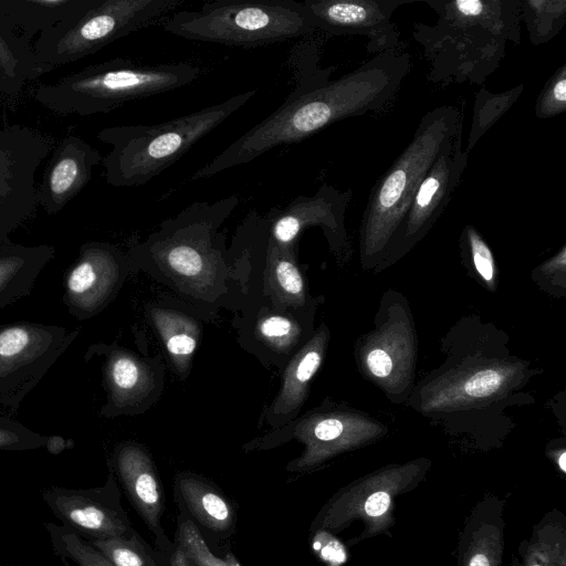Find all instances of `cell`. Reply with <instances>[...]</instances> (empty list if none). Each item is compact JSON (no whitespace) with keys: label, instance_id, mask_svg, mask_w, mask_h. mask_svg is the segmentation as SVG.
<instances>
[{"label":"cell","instance_id":"obj_2","mask_svg":"<svg viewBox=\"0 0 566 566\" xmlns=\"http://www.w3.org/2000/svg\"><path fill=\"white\" fill-rule=\"evenodd\" d=\"M289 63L294 86L284 102L198 169L191 181L248 164L277 146L300 143L340 119L382 112L410 70L408 53L389 50L332 81L334 67L319 66L318 45L312 39L292 49Z\"/></svg>","mask_w":566,"mask_h":566},{"label":"cell","instance_id":"obj_10","mask_svg":"<svg viewBox=\"0 0 566 566\" xmlns=\"http://www.w3.org/2000/svg\"><path fill=\"white\" fill-rule=\"evenodd\" d=\"M185 0H91L75 14L42 32L33 46L46 65L74 62L166 18Z\"/></svg>","mask_w":566,"mask_h":566},{"label":"cell","instance_id":"obj_3","mask_svg":"<svg viewBox=\"0 0 566 566\" xmlns=\"http://www.w3.org/2000/svg\"><path fill=\"white\" fill-rule=\"evenodd\" d=\"M426 2L438 21L417 23L413 38L423 48L434 82L481 84L499 66L506 42L520 43L522 0Z\"/></svg>","mask_w":566,"mask_h":566},{"label":"cell","instance_id":"obj_28","mask_svg":"<svg viewBox=\"0 0 566 566\" xmlns=\"http://www.w3.org/2000/svg\"><path fill=\"white\" fill-rule=\"evenodd\" d=\"M151 318L175 367L180 371L189 368L198 345L200 327L191 317L166 308H155Z\"/></svg>","mask_w":566,"mask_h":566},{"label":"cell","instance_id":"obj_34","mask_svg":"<svg viewBox=\"0 0 566 566\" xmlns=\"http://www.w3.org/2000/svg\"><path fill=\"white\" fill-rule=\"evenodd\" d=\"M522 91L523 85L496 95L481 91L479 98L475 101L468 153L479 138L511 107Z\"/></svg>","mask_w":566,"mask_h":566},{"label":"cell","instance_id":"obj_23","mask_svg":"<svg viewBox=\"0 0 566 566\" xmlns=\"http://www.w3.org/2000/svg\"><path fill=\"white\" fill-rule=\"evenodd\" d=\"M175 484L184 506L203 527L214 533L234 527L235 509L214 485L188 472L178 474Z\"/></svg>","mask_w":566,"mask_h":566},{"label":"cell","instance_id":"obj_30","mask_svg":"<svg viewBox=\"0 0 566 566\" xmlns=\"http://www.w3.org/2000/svg\"><path fill=\"white\" fill-rule=\"evenodd\" d=\"M461 262L469 274L484 289L495 293L499 284L496 260L479 230L467 224L459 239Z\"/></svg>","mask_w":566,"mask_h":566},{"label":"cell","instance_id":"obj_8","mask_svg":"<svg viewBox=\"0 0 566 566\" xmlns=\"http://www.w3.org/2000/svg\"><path fill=\"white\" fill-rule=\"evenodd\" d=\"M431 465L432 461L424 457L390 463L342 486L313 518L311 534L336 535L359 521L363 530L347 541L348 547L378 535L389 536L396 522L392 514L396 500L417 489Z\"/></svg>","mask_w":566,"mask_h":566},{"label":"cell","instance_id":"obj_21","mask_svg":"<svg viewBox=\"0 0 566 566\" xmlns=\"http://www.w3.org/2000/svg\"><path fill=\"white\" fill-rule=\"evenodd\" d=\"M54 258L49 245L0 243V310L28 296L45 265Z\"/></svg>","mask_w":566,"mask_h":566},{"label":"cell","instance_id":"obj_14","mask_svg":"<svg viewBox=\"0 0 566 566\" xmlns=\"http://www.w3.org/2000/svg\"><path fill=\"white\" fill-rule=\"evenodd\" d=\"M350 189L342 191L323 184L313 196L300 195L286 207L269 213L270 239L281 245H294L301 232L310 227H319L332 252L342 264L352 255L345 216L352 200Z\"/></svg>","mask_w":566,"mask_h":566},{"label":"cell","instance_id":"obj_26","mask_svg":"<svg viewBox=\"0 0 566 566\" xmlns=\"http://www.w3.org/2000/svg\"><path fill=\"white\" fill-rule=\"evenodd\" d=\"M14 135L15 133H4L3 139L0 140V231L7 237L27 218L15 208L19 195L36 200V195L22 190L34 192L27 175L23 174L27 168L20 160L22 156L17 148L18 140Z\"/></svg>","mask_w":566,"mask_h":566},{"label":"cell","instance_id":"obj_24","mask_svg":"<svg viewBox=\"0 0 566 566\" xmlns=\"http://www.w3.org/2000/svg\"><path fill=\"white\" fill-rule=\"evenodd\" d=\"M507 566H566V514L558 509L546 512Z\"/></svg>","mask_w":566,"mask_h":566},{"label":"cell","instance_id":"obj_40","mask_svg":"<svg viewBox=\"0 0 566 566\" xmlns=\"http://www.w3.org/2000/svg\"><path fill=\"white\" fill-rule=\"evenodd\" d=\"M545 455L554 464L555 469L565 476L566 474V441L565 438L551 440L545 448Z\"/></svg>","mask_w":566,"mask_h":566},{"label":"cell","instance_id":"obj_36","mask_svg":"<svg viewBox=\"0 0 566 566\" xmlns=\"http://www.w3.org/2000/svg\"><path fill=\"white\" fill-rule=\"evenodd\" d=\"M258 337L275 350L292 349L301 337V327L290 317L269 314L262 316L256 323Z\"/></svg>","mask_w":566,"mask_h":566},{"label":"cell","instance_id":"obj_19","mask_svg":"<svg viewBox=\"0 0 566 566\" xmlns=\"http://www.w3.org/2000/svg\"><path fill=\"white\" fill-rule=\"evenodd\" d=\"M506 499L485 494L459 533L457 566H502L505 549Z\"/></svg>","mask_w":566,"mask_h":566},{"label":"cell","instance_id":"obj_38","mask_svg":"<svg viewBox=\"0 0 566 566\" xmlns=\"http://www.w3.org/2000/svg\"><path fill=\"white\" fill-rule=\"evenodd\" d=\"M566 111V64L546 81L535 103L537 118H551Z\"/></svg>","mask_w":566,"mask_h":566},{"label":"cell","instance_id":"obj_11","mask_svg":"<svg viewBox=\"0 0 566 566\" xmlns=\"http://www.w3.org/2000/svg\"><path fill=\"white\" fill-rule=\"evenodd\" d=\"M77 334L42 323L0 324V408L14 413Z\"/></svg>","mask_w":566,"mask_h":566},{"label":"cell","instance_id":"obj_37","mask_svg":"<svg viewBox=\"0 0 566 566\" xmlns=\"http://www.w3.org/2000/svg\"><path fill=\"white\" fill-rule=\"evenodd\" d=\"M539 290L553 297L566 296V244L549 259L538 264L531 273Z\"/></svg>","mask_w":566,"mask_h":566},{"label":"cell","instance_id":"obj_16","mask_svg":"<svg viewBox=\"0 0 566 566\" xmlns=\"http://www.w3.org/2000/svg\"><path fill=\"white\" fill-rule=\"evenodd\" d=\"M305 10L317 31L328 35H365L367 51L396 50L399 32L391 22L395 10L406 0H305Z\"/></svg>","mask_w":566,"mask_h":566},{"label":"cell","instance_id":"obj_32","mask_svg":"<svg viewBox=\"0 0 566 566\" xmlns=\"http://www.w3.org/2000/svg\"><path fill=\"white\" fill-rule=\"evenodd\" d=\"M53 548L64 566H115L91 543L65 526L46 524Z\"/></svg>","mask_w":566,"mask_h":566},{"label":"cell","instance_id":"obj_35","mask_svg":"<svg viewBox=\"0 0 566 566\" xmlns=\"http://www.w3.org/2000/svg\"><path fill=\"white\" fill-rule=\"evenodd\" d=\"M178 542L196 566H241L232 554L224 558L213 554L197 525L189 518L179 523Z\"/></svg>","mask_w":566,"mask_h":566},{"label":"cell","instance_id":"obj_15","mask_svg":"<svg viewBox=\"0 0 566 566\" xmlns=\"http://www.w3.org/2000/svg\"><path fill=\"white\" fill-rule=\"evenodd\" d=\"M120 497L112 474L103 486L85 490L53 486L43 493L44 502L63 526L87 541L130 537L136 533Z\"/></svg>","mask_w":566,"mask_h":566},{"label":"cell","instance_id":"obj_4","mask_svg":"<svg viewBox=\"0 0 566 566\" xmlns=\"http://www.w3.org/2000/svg\"><path fill=\"white\" fill-rule=\"evenodd\" d=\"M462 113L453 105L422 116L412 139L370 190L359 226V263L374 272L398 229L417 188L446 143L462 130Z\"/></svg>","mask_w":566,"mask_h":566},{"label":"cell","instance_id":"obj_18","mask_svg":"<svg viewBox=\"0 0 566 566\" xmlns=\"http://www.w3.org/2000/svg\"><path fill=\"white\" fill-rule=\"evenodd\" d=\"M115 471L130 504L159 542L168 543L160 520L165 493L148 453L138 444H120L114 457Z\"/></svg>","mask_w":566,"mask_h":566},{"label":"cell","instance_id":"obj_5","mask_svg":"<svg viewBox=\"0 0 566 566\" xmlns=\"http://www.w3.org/2000/svg\"><path fill=\"white\" fill-rule=\"evenodd\" d=\"M255 94L256 90H250L164 123L102 129L98 138L112 146V150L102 158L106 181L114 187L142 186L150 181Z\"/></svg>","mask_w":566,"mask_h":566},{"label":"cell","instance_id":"obj_6","mask_svg":"<svg viewBox=\"0 0 566 566\" xmlns=\"http://www.w3.org/2000/svg\"><path fill=\"white\" fill-rule=\"evenodd\" d=\"M188 62L142 64L114 59L42 85L34 98L61 114L90 116L108 113L123 104L187 86L200 76Z\"/></svg>","mask_w":566,"mask_h":566},{"label":"cell","instance_id":"obj_25","mask_svg":"<svg viewBox=\"0 0 566 566\" xmlns=\"http://www.w3.org/2000/svg\"><path fill=\"white\" fill-rule=\"evenodd\" d=\"M104 375L108 390L106 413H115L116 410L140 401L154 386L148 367L124 349H114L108 354Z\"/></svg>","mask_w":566,"mask_h":566},{"label":"cell","instance_id":"obj_27","mask_svg":"<svg viewBox=\"0 0 566 566\" xmlns=\"http://www.w3.org/2000/svg\"><path fill=\"white\" fill-rule=\"evenodd\" d=\"M28 40L0 27V94H12L22 85L49 72Z\"/></svg>","mask_w":566,"mask_h":566},{"label":"cell","instance_id":"obj_17","mask_svg":"<svg viewBox=\"0 0 566 566\" xmlns=\"http://www.w3.org/2000/svg\"><path fill=\"white\" fill-rule=\"evenodd\" d=\"M122 272L119 252L101 242L86 243L65 275L63 301L81 319L99 312L113 296Z\"/></svg>","mask_w":566,"mask_h":566},{"label":"cell","instance_id":"obj_12","mask_svg":"<svg viewBox=\"0 0 566 566\" xmlns=\"http://www.w3.org/2000/svg\"><path fill=\"white\" fill-rule=\"evenodd\" d=\"M469 153L462 150V130L450 138L424 176L386 252L373 273L400 261L432 229L446 210L468 165Z\"/></svg>","mask_w":566,"mask_h":566},{"label":"cell","instance_id":"obj_29","mask_svg":"<svg viewBox=\"0 0 566 566\" xmlns=\"http://www.w3.org/2000/svg\"><path fill=\"white\" fill-rule=\"evenodd\" d=\"M294 245L281 247L269 238L265 276L272 294L281 303L301 306L306 298L305 283L295 261Z\"/></svg>","mask_w":566,"mask_h":566},{"label":"cell","instance_id":"obj_20","mask_svg":"<svg viewBox=\"0 0 566 566\" xmlns=\"http://www.w3.org/2000/svg\"><path fill=\"white\" fill-rule=\"evenodd\" d=\"M101 161V154L85 140L66 138L52 158L36 202L49 213L59 212L85 187Z\"/></svg>","mask_w":566,"mask_h":566},{"label":"cell","instance_id":"obj_22","mask_svg":"<svg viewBox=\"0 0 566 566\" xmlns=\"http://www.w3.org/2000/svg\"><path fill=\"white\" fill-rule=\"evenodd\" d=\"M328 342V327L321 324L285 369L282 387L271 408L273 415L285 417L297 413L307 397L311 381L324 360Z\"/></svg>","mask_w":566,"mask_h":566},{"label":"cell","instance_id":"obj_41","mask_svg":"<svg viewBox=\"0 0 566 566\" xmlns=\"http://www.w3.org/2000/svg\"><path fill=\"white\" fill-rule=\"evenodd\" d=\"M170 566H193L182 545L178 542L170 556Z\"/></svg>","mask_w":566,"mask_h":566},{"label":"cell","instance_id":"obj_42","mask_svg":"<svg viewBox=\"0 0 566 566\" xmlns=\"http://www.w3.org/2000/svg\"><path fill=\"white\" fill-rule=\"evenodd\" d=\"M8 240H9V238L0 232V243L4 242V241H8Z\"/></svg>","mask_w":566,"mask_h":566},{"label":"cell","instance_id":"obj_9","mask_svg":"<svg viewBox=\"0 0 566 566\" xmlns=\"http://www.w3.org/2000/svg\"><path fill=\"white\" fill-rule=\"evenodd\" d=\"M418 344L407 296L387 289L380 297L374 327L355 342L356 368L391 403L405 405L417 380Z\"/></svg>","mask_w":566,"mask_h":566},{"label":"cell","instance_id":"obj_43","mask_svg":"<svg viewBox=\"0 0 566 566\" xmlns=\"http://www.w3.org/2000/svg\"><path fill=\"white\" fill-rule=\"evenodd\" d=\"M1 232V231H0ZM2 233V232H1ZM3 234V233H2ZM6 235V234H4ZM7 237V235H6Z\"/></svg>","mask_w":566,"mask_h":566},{"label":"cell","instance_id":"obj_31","mask_svg":"<svg viewBox=\"0 0 566 566\" xmlns=\"http://www.w3.org/2000/svg\"><path fill=\"white\" fill-rule=\"evenodd\" d=\"M531 41L537 45L555 36L566 22L565 0H525L521 4Z\"/></svg>","mask_w":566,"mask_h":566},{"label":"cell","instance_id":"obj_7","mask_svg":"<svg viewBox=\"0 0 566 566\" xmlns=\"http://www.w3.org/2000/svg\"><path fill=\"white\" fill-rule=\"evenodd\" d=\"M164 30L179 38L256 48L311 36L317 29L302 1L214 0L166 17Z\"/></svg>","mask_w":566,"mask_h":566},{"label":"cell","instance_id":"obj_1","mask_svg":"<svg viewBox=\"0 0 566 566\" xmlns=\"http://www.w3.org/2000/svg\"><path fill=\"white\" fill-rule=\"evenodd\" d=\"M441 363L416 380L406 406L469 447L501 448L515 428L511 409L533 405L525 388L543 373L509 347L480 314L462 315L440 339Z\"/></svg>","mask_w":566,"mask_h":566},{"label":"cell","instance_id":"obj_39","mask_svg":"<svg viewBox=\"0 0 566 566\" xmlns=\"http://www.w3.org/2000/svg\"><path fill=\"white\" fill-rule=\"evenodd\" d=\"M48 437L24 427L19 421L0 416V450L25 451L45 447Z\"/></svg>","mask_w":566,"mask_h":566},{"label":"cell","instance_id":"obj_13","mask_svg":"<svg viewBox=\"0 0 566 566\" xmlns=\"http://www.w3.org/2000/svg\"><path fill=\"white\" fill-rule=\"evenodd\" d=\"M388 432L384 422L347 403L317 408L295 426L294 437L303 443L304 450L286 469L311 472L342 453L380 441Z\"/></svg>","mask_w":566,"mask_h":566},{"label":"cell","instance_id":"obj_33","mask_svg":"<svg viewBox=\"0 0 566 566\" xmlns=\"http://www.w3.org/2000/svg\"><path fill=\"white\" fill-rule=\"evenodd\" d=\"M88 542L115 566H160L137 532L130 537Z\"/></svg>","mask_w":566,"mask_h":566},{"label":"cell","instance_id":"obj_44","mask_svg":"<svg viewBox=\"0 0 566 566\" xmlns=\"http://www.w3.org/2000/svg\"><path fill=\"white\" fill-rule=\"evenodd\" d=\"M192 563H193V562H192ZM193 566H196V565L193 564Z\"/></svg>","mask_w":566,"mask_h":566}]
</instances>
